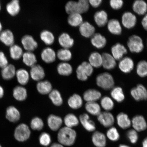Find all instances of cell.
Segmentation results:
<instances>
[{"label": "cell", "instance_id": "5", "mask_svg": "<svg viewBox=\"0 0 147 147\" xmlns=\"http://www.w3.org/2000/svg\"><path fill=\"white\" fill-rule=\"evenodd\" d=\"M127 45L130 51L133 53H140L143 51L144 47L142 38L135 35L129 38Z\"/></svg>", "mask_w": 147, "mask_h": 147}, {"label": "cell", "instance_id": "43", "mask_svg": "<svg viewBox=\"0 0 147 147\" xmlns=\"http://www.w3.org/2000/svg\"><path fill=\"white\" fill-rule=\"evenodd\" d=\"M40 37L41 40L46 45H50L54 43L55 36L50 31L47 30L42 31L40 34Z\"/></svg>", "mask_w": 147, "mask_h": 147}, {"label": "cell", "instance_id": "11", "mask_svg": "<svg viewBox=\"0 0 147 147\" xmlns=\"http://www.w3.org/2000/svg\"><path fill=\"white\" fill-rule=\"evenodd\" d=\"M21 43L24 48L27 51L32 52L38 47L37 42L32 36L29 35H25L22 38Z\"/></svg>", "mask_w": 147, "mask_h": 147}, {"label": "cell", "instance_id": "10", "mask_svg": "<svg viewBox=\"0 0 147 147\" xmlns=\"http://www.w3.org/2000/svg\"><path fill=\"white\" fill-rule=\"evenodd\" d=\"M79 121L87 131L93 132L96 129V125L94 122L90 119L88 114L84 113L81 115L79 117Z\"/></svg>", "mask_w": 147, "mask_h": 147}, {"label": "cell", "instance_id": "59", "mask_svg": "<svg viewBox=\"0 0 147 147\" xmlns=\"http://www.w3.org/2000/svg\"><path fill=\"white\" fill-rule=\"evenodd\" d=\"M50 147H64L63 145L60 143H55L51 144Z\"/></svg>", "mask_w": 147, "mask_h": 147}, {"label": "cell", "instance_id": "6", "mask_svg": "<svg viewBox=\"0 0 147 147\" xmlns=\"http://www.w3.org/2000/svg\"><path fill=\"white\" fill-rule=\"evenodd\" d=\"M130 93L136 101L139 102L147 100V90L142 84H138L136 87L132 88Z\"/></svg>", "mask_w": 147, "mask_h": 147}, {"label": "cell", "instance_id": "35", "mask_svg": "<svg viewBox=\"0 0 147 147\" xmlns=\"http://www.w3.org/2000/svg\"><path fill=\"white\" fill-rule=\"evenodd\" d=\"M57 71L59 74L63 76H69L73 72V67L70 64L63 62L58 64Z\"/></svg>", "mask_w": 147, "mask_h": 147}, {"label": "cell", "instance_id": "39", "mask_svg": "<svg viewBox=\"0 0 147 147\" xmlns=\"http://www.w3.org/2000/svg\"><path fill=\"white\" fill-rule=\"evenodd\" d=\"M19 1L18 0H13L7 4L6 10L11 16H14L19 13L20 10Z\"/></svg>", "mask_w": 147, "mask_h": 147}, {"label": "cell", "instance_id": "38", "mask_svg": "<svg viewBox=\"0 0 147 147\" xmlns=\"http://www.w3.org/2000/svg\"><path fill=\"white\" fill-rule=\"evenodd\" d=\"M67 21L71 26L76 27L82 24L83 22V19L81 14L76 13L69 15Z\"/></svg>", "mask_w": 147, "mask_h": 147}, {"label": "cell", "instance_id": "25", "mask_svg": "<svg viewBox=\"0 0 147 147\" xmlns=\"http://www.w3.org/2000/svg\"><path fill=\"white\" fill-rule=\"evenodd\" d=\"M0 41L7 46H11L13 45L14 38L13 34L10 30L3 31L0 34Z\"/></svg>", "mask_w": 147, "mask_h": 147}, {"label": "cell", "instance_id": "46", "mask_svg": "<svg viewBox=\"0 0 147 147\" xmlns=\"http://www.w3.org/2000/svg\"><path fill=\"white\" fill-rule=\"evenodd\" d=\"M56 55L59 59L64 62L69 61L72 58V53L69 49H60L58 51Z\"/></svg>", "mask_w": 147, "mask_h": 147}, {"label": "cell", "instance_id": "55", "mask_svg": "<svg viewBox=\"0 0 147 147\" xmlns=\"http://www.w3.org/2000/svg\"><path fill=\"white\" fill-rule=\"evenodd\" d=\"M8 60L4 53L0 51V67L3 68L8 65Z\"/></svg>", "mask_w": 147, "mask_h": 147}, {"label": "cell", "instance_id": "9", "mask_svg": "<svg viewBox=\"0 0 147 147\" xmlns=\"http://www.w3.org/2000/svg\"><path fill=\"white\" fill-rule=\"evenodd\" d=\"M137 21V18L135 15L129 12H125L122 17L123 26L126 28L130 29L135 26Z\"/></svg>", "mask_w": 147, "mask_h": 147}, {"label": "cell", "instance_id": "41", "mask_svg": "<svg viewBox=\"0 0 147 147\" xmlns=\"http://www.w3.org/2000/svg\"><path fill=\"white\" fill-rule=\"evenodd\" d=\"M64 124L67 127L72 128L78 126L80 121L76 115L73 113H69L64 117Z\"/></svg>", "mask_w": 147, "mask_h": 147}, {"label": "cell", "instance_id": "19", "mask_svg": "<svg viewBox=\"0 0 147 147\" xmlns=\"http://www.w3.org/2000/svg\"><path fill=\"white\" fill-rule=\"evenodd\" d=\"M57 55L55 51L50 47L43 49L41 53V58L44 62L47 63H52L56 59Z\"/></svg>", "mask_w": 147, "mask_h": 147}, {"label": "cell", "instance_id": "60", "mask_svg": "<svg viewBox=\"0 0 147 147\" xmlns=\"http://www.w3.org/2000/svg\"><path fill=\"white\" fill-rule=\"evenodd\" d=\"M143 147H147V137L144 139L142 143Z\"/></svg>", "mask_w": 147, "mask_h": 147}, {"label": "cell", "instance_id": "37", "mask_svg": "<svg viewBox=\"0 0 147 147\" xmlns=\"http://www.w3.org/2000/svg\"><path fill=\"white\" fill-rule=\"evenodd\" d=\"M16 75L18 83L21 85H25L28 83L29 74L25 69H21L16 71Z\"/></svg>", "mask_w": 147, "mask_h": 147}, {"label": "cell", "instance_id": "24", "mask_svg": "<svg viewBox=\"0 0 147 147\" xmlns=\"http://www.w3.org/2000/svg\"><path fill=\"white\" fill-rule=\"evenodd\" d=\"M91 42L94 47L98 49H101L106 46L107 40L105 37L102 35L96 33L92 37Z\"/></svg>", "mask_w": 147, "mask_h": 147}, {"label": "cell", "instance_id": "63", "mask_svg": "<svg viewBox=\"0 0 147 147\" xmlns=\"http://www.w3.org/2000/svg\"><path fill=\"white\" fill-rule=\"evenodd\" d=\"M1 3H0V11H1Z\"/></svg>", "mask_w": 147, "mask_h": 147}, {"label": "cell", "instance_id": "47", "mask_svg": "<svg viewBox=\"0 0 147 147\" xmlns=\"http://www.w3.org/2000/svg\"><path fill=\"white\" fill-rule=\"evenodd\" d=\"M136 72L141 78L147 76V62L146 61L142 60L138 62L137 66Z\"/></svg>", "mask_w": 147, "mask_h": 147}, {"label": "cell", "instance_id": "29", "mask_svg": "<svg viewBox=\"0 0 147 147\" xmlns=\"http://www.w3.org/2000/svg\"><path fill=\"white\" fill-rule=\"evenodd\" d=\"M68 104L73 109H78L81 107L83 102L81 96L77 94H74L70 97L68 100Z\"/></svg>", "mask_w": 147, "mask_h": 147}, {"label": "cell", "instance_id": "13", "mask_svg": "<svg viewBox=\"0 0 147 147\" xmlns=\"http://www.w3.org/2000/svg\"><path fill=\"white\" fill-rule=\"evenodd\" d=\"M134 63L133 59L129 57H125L121 59L119 63V69L124 73H130L133 71Z\"/></svg>", "mask_w": 147, "mask_h": 147}, {"label": "cell", "instance_id": "50", "mask_svg": "<svg viewBox=\"0 0 147 147\" xmlns=\"http://www.w3.org/2000/svg\"><path fill=\"white\" fill-rule=\"evenodd\" d=\"M65 10L67 13L69 15L78 13V2L76 1H70L66 3Z\"/></svg>", "mask_w": 147, "mask_h": 147}, {"label": "cell", "instance_id": "12", "mask_svg": "<svg viewBox=\"0 0 147 147\" xmlns=\"http://www.w3.org/2000/svg\"><path fill=\"white\" fill-rule=\"evenodd\" d=\"M30 76L33 80L36 81H41L45 78V71L41 66L36 64L31 67Z\"/></svg>", "mask_w": 147, "mask_h": 147}, {"label": "cell", "instance_id": "48", "mask_svg": "<svg viewBox=\"0 0 147 147\" xmlns=\"http://www.w3.org/2000/svg\"><path fill=\"white\" fill-rule=\"evenodd\" d=\"M106 136L108 139L113 142L118 141L120 138V135L118 130L113 126L111 127L108 130L106 133Z\"/></svg>", "mask_w": 147, "mask_h": 147}, {"label": "cell", "instance_id": "53", "mask_svg": "<svg viewBox=\"0 0 147 147\" xmlns=\"http://www.w3.org/2000/svg\"><path fill=\"white\" fill-rule=\"evenodd\" d=\"M126 136L130 142L132 144L136 143L139 139L138 132L134 129L129 130L127 133Z\"/></svg>", "mask_w": 147, "mask_h": 147}, {"label": "cell", "instance_id": "14", "mask_svg": "<svg viewBox=\"0 0 147 147\" xmlns=\"http://www.w3.org/2000/svg\"><path fill=\"white\" fill-rule=\"evenodd\" d=\"M112 55L116 60H120L124 55L127 53V49L123 45L117 43L112 47L111 49Z\"/></svg>", "mask_w": 147, "mask_h": 147}, {"label": "cell", "instance_id": "51", "mask_svg": "<svg viewBox=\"0 0 147 147\" xmlns=\"http://www.w3.org/2000/svg\"><path fill=\"white\" fill-rule=\"evenodd\" d=\"M78 2V13L80 14L87 12L89 8V1L87 0H80Z\"/></svg>", "mask_w": 147, "mask_h": 147}, {"label": "cell", "instance_id": "42", "mask_svg": "<svg viewBox=\"0 0 147 147\" xmlns=\"http://www.w3.org/2000/svg\"><path fill=\"white\" fill-rule=\"evenodd\" d=\"M49 97L55 106H59L63 104V99L60 92L58 90H52L49 94Z\"/></svg>", "mask_w": 147, "mask_h": 147}, {"label": "cell", "instance_id": "18", "mask_svg": "<svg viewBox=\"0 0 147 147\" xmlns=\"http://www.w3.org/2000/svg\"><path fill=\"white\" fill-rule=\"evenodd\" d=\"M102 97L100 92L95 89H89L84 93L83 98L87 102H96Z\"/></svg>", "mask_w": 147, "mask_h": 147}, {"label": "cell", "instance_id": "61", "mask_svg": "<svg viewBox=\"0 0 147 147\" xmlns=\"http://www.w3.org/2000/svg\"><path fill=\"white\" fill-rule=\"evenodd\" d=\"M119 147H130L129 146L124 144H121L119 145Z\"/></svg>", "mask_w": 147, "mask_h": 147}, {"label": "cell", "instance_id": "4", "mask_svg": "<svg viewBox=\"0 0 147 147\" xmlns=\"http://www.w3.org/2000/svg\"><path fill=\"white\" fill-rule=\"evenodd\" d=\"M31 131L28 126L24 123L18 125L14 132V137L19 142H24L30 137Z\"/></svg>", "mask_w": 147, "mask_h": 147}, {"label": "cell", "instance_id": "28", "mask_svg": "<svg viewBox=\"0 0 147 147\" xmlns=\"http://www.w3.org/2000/svg\"><path fill=\"white\" fill-rule=\"evenodd\" d=\"M36 87L38 91L42 95L49 94L52 90V84L47 80L38 82Z\"/></svg>", "mask_w": 147, "mask_h": 147}, {"label": "cell", "instance_id": "27", "mask_svg": "<svg viewBox=\"0 0 147 147\" xmlns=\"http://www.w3.org/2000/svg\"><path fill=\"white\" fill-rule=\"evenodd\" d=\"M94 18L95 23L99 27H103L108 23V14L104 10L99 11L95 13Z\"/></svg>", "mask_w": 147, "mask_h": 147}, {"label": "cell", "instance_id": "58", "mask_svg": "<svg viewBox=\"0 0 147 147\" xmlns=\"http://www.w3.org/2000/svg\"><path fill=\"white\" fill-rule=\"evenodd\" d=\"M4 94V90L3 88L0 85V99L2 98Z\"/></svg>", "mask_w": 147, "mask_h": 147}, {"label": "cell", "instance_id": "15", "mask_svg": "<svg viewBox=\"0 0 147 147\" xmlns=\"http://www.w3.org/2000/svg\"><path fill=\"white\" fill-rule=\"evenodd\" d=\"M79 30L83 36L89 38L92 37L95 34V29L90 23L88 22H84L80 26Z\"/></svg>", "mask_w": 147, "mask_h": 147}, {"label": "cell", "instance_id": "49", "mask_svg": "<svg viewBox=\"0 0 147 147\" xmlns=\"http://www.w3.org/2000/svg\"><path fill=\"white\" fill-rule=\"evenodd\" d=\"M30 125L32 130L40 131L43 128L44 123L43 120L40 117H35L31 121Z\"/></svg>", "mask_w": 147, "mask_h": 147}, {"label": "cell", "instance_id": "32", "mask_svg": "<svg viewBox=\"0 0 147 147\" xmlns=\"http://www.w3.org/2000/svg\"><path fill=\"white\" fill-rule=\"evenodd\" d=\"M16 71L14 65L8 64L2 68L1 71L2 77L5 80H11L16 75Z\"/></svg>", "mask_w": 147, "mask_h": 147}, {"label": "cell", "instance_id": "54", "mask_svg": "<svg viewBox=\"0 0 147 147\" xmlns=\"http://www.w3.org/2000/svg\"><path fill=\"white\" fill-rule=\"evenodd\" d=\"M123 1L122 0H111L110 5L112 8L115 10L121 9L123 5Z\"/></svg>", "mask_w": 147, "mask_h": 147}, {"label": "cell", "instance_id": "36", "mask_svg": "<svg viewBox=\"0 0 147 147\" xmlns=\"http://www.w3.org/2000/svg\"><path fill=\"white\" fill-rule=\"evenodd\" d=\"M89 63L93 67L99 68L102 66V55L97 52L92 53L89 58Z\"/></svg>", "mask_w": 147, "mask_h": 147}, {"label": "cell", "instance_id": "31", "mask_svg": "<svg viewBox=\"0 0 147 147\" xmlns=\"http://www.w3.org/2000/svg\"><path fill=\"white\" fill-rule=\"evenodd\" d=\"M13 95L16 100L23 101L27 97V92L25 88L22 86H17L14 88L13 91Z\"/></svg>", "mask_w": 147, "mask_h": 147}, {"label": "cell", "instance_id": "17", "mask_svg": "<svg viewBox=\"0 0 147 147\" xmlns=\"http://www.w3.org/2000/svg\"><path fill=\"white\" fill-rule=\"evenodd\" d=\"M102 66L105 69L111 70L114 69L117 65L116 60L112 55L105 53L102 55Z\"/></svg>", "mask_w": 147, "mask_h": 147}, {"label": "cell", "instance_id": "30", "mask_svg": "<svg viewBox=\"0 0 147 147\" xmlns=\"http://www.w3.org/2000/svg\"><path fill=\"white\" fill-rule=\"evenodd\" d=\"M133 9L134 12L139 15H143L147 11V4L143 0H137L134 2Z\"/></svg>", "mask_w": 147, "mask_h": 147}, {"label": "cell", "instance_id": "40", "mask_svg": "<svg viewBox=\"0 0 147 147\" xmlns=\"http://www.w3.org/2000/svg\"><path fill=\"white\" fill-rule=\"evenodd\" d=\"M22 57L24 63L26 65L32 67L36 65L37 62L36 57L32 52L27 51L23 53Z\"/></svg>", "mask_w": 147, "mask_h": 147}, {"label": "cell", "instance_id": "33", "mask_svg": "<svg viewBox=\"0 0 147 147\" xmlns=\"http://www.w3.org/2000/svg\"><path fill=\"white\" fill-rule=\"evenodd\" d=\"M112 98L117 102L121 103L123 102L125 96L122 88L119 86L114 87L110 92Z\"/></svg>", "mask_w": 147, "mask_h": 147}, {"label": "cell", "instance_id": "45", "mask_svg": "<svg viewBox=\"0 0 147 147\" xmlns=\"http://www.w3.org/2000/svg\"><path fill=\"white\" fill-rule=\"evenodd\" d=\"M10 55L12 59L18 60L22 57L23 53L22 48L17 45H13L10 47Z\"/></svg>", "mask_w": 147, "mask_h": 147}, {"label": "cell", "instance_id": "21", "mask_svg": "<svg viewBox=\"0 0 147 147\" xmlns=\"http://www.w3.org/2000/svg\"><path fill=\"white\" fill-rule=\"evenodd\" d=\"M5 117L10 122L15 123L20 120L21 114L19 110L15 107L10 106L6 109Z\"/></svg>", "mask_w": 147, "mask_h": 147}, {"label": "cell", "instance_id": "1", "mask_svg": "<svg viewBox=\"0 0 147 147\" xmlns=\"http://www.w3.org/2000/svg\"><path fill=\"white\" fill-rule=\"evenodd\" d=\"M77 133L72 128L64 127L60 129L57 135L58 140L60 144L67 146H72L76 141Z\"/></svg>", "mask_w": 147, "mask_h": 147}, {"label": "cell", "instance_id": "34", "mask_svg": "<svg viewBox=\"0 0 147 147\" xmlns=\"http://www.w3.org/2000/svg\"><path fill=\"white\" fill-rule=\"evenodd\" d=\"M85 108L88 113L92 115L97 116L101 113V107L96 102H87Z\"/></svg>", "mask_w": 147, "mask_h": 147}, {"label": "cell", "instance_id": "22", "mask_svg": "<svg viewBox=\"0 0 147 147\" xmlns=\"http://www.w3.org/2000/svg\"><path fill=\"white\" fill-rule=\"evenodd\" d=\"M94 145L96 147H105L107 143L106 136L99 131H95L92 137Z\"/></svg>", "mask_w": 147, "mask_h": 147}, {"label": "cell", "instance_id": "56", "mask_svg": "<svg viewBox=\"0 0 147 147\" xmlns=\"http://www.w3.org/2000/svg\"><path fill=\"white\" fill-rule=\"evenodd\" d=\"M102 0H90L89 4L94 8H96L100 6L102 2Z\"/></svg>", "mask_w": 147, "mask_h": 147}, {"label": "cell", "instance_id": "57", "mask_svg": "<svg viewBox=\"0 0 147 147\" xmlns=\"http://www.w3.org/2000/svg\"><path fill=\"white\" fill-rule=\"evenodd\" d=\"M141 23L143 28L147 31V14L143 18Z\"/></svg>", "mask_w": 147, "mask_h": 147}, {"label": "cell", "instance_id": "3", "mask_svg": "<svg viewBox=\"0 0 147 147\" xmlns=\"http://www.w3.org/2000/svg\"><path fill=\"white\" fill-rule=\"evenodd\" d=\"M93 72V67L89 62L84 61L79 65L76 69L77 77L82 81L87 80Z\"/></svg>", "mask_w": 147, "mask_h": 147}, {"label": "cell", "instance_id": "8", "mask_svg": "<svg viewBox=\"0 0 147 147\" xmlns=\"http://www.w3.org/2000/svg\"><path fill=\"white\" fill-rule=\"evenodd\" d=\"M131 122L133 129L138 132L144 131L147 128L146 121L142 115H135L132 119Z\"/></svg>", "mask_w": 147, "mask_h": 147}, {"label": "cell", "instance_id": "7", "mask_svg": "<svg viewBox=\"0 0 147 147\" xmlns=\"http://www.w3.org/2000/svg\"><path fill=\"white\" fill-rule=\"evenodd\" d=\"M97 119L100 123L106 128L113 126L115 122L114 117L109 111L101 112L97 116Z\"/></svg>", "mask_w": 147, "mask_h": 147}, {"label": "cell", "instance_id": "16", "mask_svg": "<svg viewBox=\"0 0 147 147\" xmlns=\"http://www.w3.org/2000/svg\"><path fill=\"white\" fill-rule=\"evenodd\" d=\"M48 125L53 131L60 129L62 126L63 121L61 117L54 115H49L47 119Z\"/></svg>", "mask_w": 147, "mask_h": 147}, {"label": "cell", "instance_id": "23", "mask_svg": "<svg viewBox=\"0 0 147 147\" xmlns=\"http://www.w3.org/2000/svg\"><path fill=\"white\" fill-rule=\"evenodd\" d=\"M59 45L63 48L69 49L74 45V40L67 33H62L58 38Z\"/></svg>", "mask_w": 147, "mask_h": 147}, {"label": "cell", "instance_id": "44", "mask_svg": "<svg viewBox=\"0 0 147 147\" xmlns=\"http://www.w3.org/2000/svg\"><path fill=\"white\" fill-rule=\"evenodd\" d=\"M100 104L101 107L106 111L109 112L114 108L115 104L113 99L108 96L101 98Z\"/></svg>", "mask_w": 147, "mask_h": 147}, {"label": "cell", "instance_id": "52", "mask_svg": "<svg viewBox=\"0 0 147 147\" xmlns=\"http://www.w3.org/2000/svg\"><path fill=\"white\" fill-rule=\"evenodd\" d=\"M39 141L40 144L42 146H48L51 142V136L48 133L43 132L40 136Z\"/></svg>", "mask_w": 147, "mask_h": 147}, {"label": "cell", "instance_id": "26", "mask_svg": "<svg viewBox=\"0 0 147 147\" xmlns=\"http://www.w3.org/2000/svg\"><path fill=\"white\" fill-rule=\"evenodd\" d=\"M107 28L108 30L112 34L119 35L122 32V28L118 20L113 19L108 22Z\"/></svg>", "mask_w": 147, "mask_h": 147}, {"label": "cell", "instance_id": "2", "mask_svg": "<svg viewBox=\"0 0 147 147\" xmlns=\"http://www.w3.org/2000/svg\"><path fill=\"white\" fill-rule=\"evenodd\" d=\"M96 81L97 86L105 90H111L114 87L115 82L113 77L107 72L99 74L96 77Z\"/></svg>", "mask_w": 147, "mask_h": 147}, {"label": "cell", "instance_id": "20", "mask_svg": "<svg viewBox=\"0 0 147 147\" xmlns=\"http://www.w3.org/2000/svg\"><path fill=\"white\" fill-rule=\"evenodd\" d=\"M116 120L118 126L122 129H127L131 125V120L125 113H119L116 117Z\"/></svg>", "mask_w": 147, "mask_h": 147}, {"label": "cell", "instance_id": "64", "mask_svg": "<svg viewBox=\"0 0 147 147\" xmlns=\"http://www.w3.org/2000/svg\"><path fill=\"white\" fill-rule=\"evenodd\" d=\"M0 147H2L1 146V145L0 144Z\"/></svg>", "mask_w": 147, "mask_h": 147}, {"label": "cell", "instance_id": "62", "mask_svg": "<svg viewBox=\"0 0 147 147\" xmlns=\"http://www.w3.org/2000/svg\"><path fill=\"white\" fill-rule=\"evenodd\" d=\"M2 29V25L1 23L0 22V32H1Z\"/></svg>", "mask_w": 147, "mask_h": 147}]
</instances>
